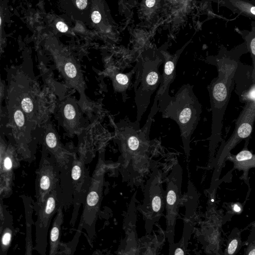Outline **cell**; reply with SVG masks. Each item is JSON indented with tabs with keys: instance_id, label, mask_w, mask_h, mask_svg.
<instances>
[{
	"instance_id": "cell-25",
	"label": "cell",
	"mask_w": 255,
	"mask_h": 255,
	"mask_svg": "<svg viewBox=\"0 0 255 255\" xmlns=\"http://www.w3.org/2000/svg\"><path fill=\"white\" fill-rule=\"evenodd\" d=\"M102 16L100 12L98 10H94L91 14V19L95 24L100 23L101 20Z\"/></svg>"
},
{
	"instance_id": "cell-5",
	"label": "cell",
	"mask_w": 255,
	"mask_h": 255,
	"mask_svg": "<svg viewBox=\"0 0 255 255\" xmlns=\"http://www.w3.org/2000/svg\"><path fill=\"white\" fill-rule=\"evenodd\" d=\"M166 190L162 185L160 171L154 168L146 181L144 190L143 204L138 207L145 221L146 234H150L165 209Z\"/></svg>"
},
{
	"instance_id": "cell-7",
	"label": "cell",
	"mask_w": 255,
	"mask_h": 255,
	"mask_svg": "<svg viewBox=\"0 0 255 255\" xmlns=\"http://www.w3.org/2000/svg\"><path fill=\"white\" fill-rule=\"evenodd\" d=\"M182 168L176 163L167 177L166 189L165 237L170 246L174 243L175 226L182 200Z\"/></svg>"
},
{
	"instance_id": "cell-27",
	"label": "cell",
	"mask_w": 255,
	"mask_h": 255,
	"mask_svg": "<svg viewBox=\"0 0 255 255\" xmlns=\"http://www.w3.org/2000/svg\"><path fill=\"white\" fill-rule=\"evenodd\" d=\"M76 5L79 9H84L87 7L88 0H76Z\"/></svg>"
},
{
	"instance_id": "cell-29",
	"label": "cell",
	"mask_w": 255,
	"mask_h": 255,
	"mask_svg": "<svg viewBox=\"0 0 255 255\" xmlns=\"http://www.w3.org/2000/svg\"><path fill=\"white\" fill-rule=\"evenodd\" d=\"M234 210L235 212H240L241 209H240V207H239V206L237 204H235L234 205Z\"/></svg>"
},
{
	"instance_id": "cell-12",
	"label": "cell",
	"mask_w": 255,
	"mask_h": 255,
	"mask_svg": "<svg viewBox=\"0 0 255 255\" xmlns=\"http://www.w3.org/2000/svg\"><path fill=\"white\" fill-rule=\"evenodd\" d=\"M187 44V43L173 55L164 51H161L164 58L163 71L160 85L154 97L152 107L157 108L158 101L162 97L169 94V87L175 78L178 60Z\"/></svg>"
},
{
	"instance_id": "cell-9",
	"label": "cell",
	"mask_w": 255,
	"mask_h": 255,
	"mask_svg": "<svg viewBox=\"0 0 255 255\" xmlns=\"http://www.w3.org/2000/svg\"><path fill=\"white\" fill-rule=\"evenodd\" d=\"M104 185V171L97 168L84 203V210L80 222L86 231L89 237L93 239L95 235V225L100 210Z\"/></svg>"
},
{
	"instance_id": "cell-18",
	"label": "cell",
	"mask_w": 255,
	"mask_h": 255,
	"mask_svg": "<svg viewBox=\"0 0 255 255\" xmlns=\"http://www.w3.org/2000/svg\"><path fill=\"white\" fill-rule=\"evenodd\" d=\"M25 208V223H26V238H25V255H31L33 249L31 229L32 224V213L34 209L31 206V200L29 197H25L23 199Z\"/></svg>"
},
{
	"instance_id": "cell-15",
	"label": "cell",
	"mask_w": 255,
	"mask_h": 255,
	"mask_svg": "<svg viewBox=\"0 0 255 255\" xmlns=\"http://www.w3.org/2000/svg\"><path fill=\"white\" fill-rule=\"evenodd\" d=\"M63 206L59 205L56 213L55 218L52 223L49 236V253L50 255L58 254L60 245L61 227L63 222Z\"/></svg>"
},
{
	"instance_id": "cell-8",
	"label": "cell",
	"mask_w": 255,
	"mask_h": 255,
	"mask_svg": "<svg viewBox=\"0 0 255 255\" xmlns=\"http://www.w3.org/2000/svg\"><path fill=\"white\" fill-rule=\"evenodd\" d=\"M245 105L236 122L235 128L230 137L220 146L215 159L216 167L220 170L228 154L242 140L251 137L255 122V100Z\"/></svg>"
},
{
	"instance_id": "cell-21",
	"label": "cell",
	"mask_w": 255,
	"mask_h": 255,
	"mask_svg": "<svg viewBox=\"0 0 255 255\" xmlns=\"http://www.w3.org/2000/svg\"><path fill=\"white\" fill-rule=\"evenodd\" d=\"M236 92L242 103L255 100V81L251 77V83L248 86L236 85Z\"/></svg>"
},
{
	"instance_id": "cell-31",
	"label": "cell",
	"mask_w": 255,
	"mask_h": 255,
	"mask_svg": "<svg viewBox=\"0 0 255 255\" xmlns=\"http://www.w3.org/2000/svg\"></svg>"
},
{
	"instance_id": "cell-20",
	"label": "cell",
	"mask_w": 255,
	"mask_h": 255,
	"mask_svg": "<svg viewBox=\"0 0 255 255\" xmlns=\"http://www.w3.org/2000/svg\"><path fill=\"white\" fill-rule=\"evenodd\" d=\"M135 67L128 73L125 74L118 71L113 73L112 76L114 89L118 92L125 94L128 89L131 79L133 72L136 70Z\"/></svg>"
},
{
	"instance_id": "cell-1",
	"label": "cell",
	"mask_w": 255,
	"mask_h": 255,
	"mask_svg": "<svg viewBox=\"0 0 255 255\" xmlns=\"http://www.w3.org/2000/svg\"><path fill=\"white\" fill-rule=\"evenodd\" d=\"M240 57L239 54H223L208 61L218 71L217 77L207 87L212 111L211 134L208 138L211 156L221 139L223 120L235 86Z\"/></svg>"
},
{
	"instance_id": "cell-3",
	"label": "cell",
	"mask_w": 255,
	"mask_h": 255,
	"mask_svg": "<svg viewBox=\"0 0 255 255\" xmlns=\"http://www.w3.org/2000/svg\"><path fill=\"white\" fill-rule=\"evenodd\" d=\"M194 86L183 85L173 96L169 94L162 97L158 102V112L162 117L171 119L178 125L184 150L188 157L190 155V143L202 113V105L196 96Z\"/></svg>"
},
{
	"instance_id": "cell-14",
	"label": "cell",
	"mask_w": 255,
	"mask_h": 255,
	"mask_svg": "<svg viewBox=\"0 0 255 255\" xmlns=\"http://www.w3.org/2000/svg\"><path fill=\"white\" fill-rule=\"evenodd\" d=\"M250 137L245 139L246 142L244 148L237 154L234 155L230 152L226 159L232 162L234 168L239 170L247 172L250 168L255 167V154H253L248 148V144Z\"/></svg>"
},
{
	"instance_id": "cell-22",
	"label": "cell",
	"mask_w": 255,
	"mask_h": 255,
	"mask_svg": "<svg viewBox=\"0 0 255 255\" xmlns=\"http://www.w3.org/2000/svg\"><path fill=\"white\" fill-rule=\"evenodd\" d=\"M76 107L71 103H67L64 105L63 108L64 120L68 123V125H74L78 120Z\"/></svg>"
},
{
	"instance_id": "cell-4",
	"label": "cell",
	"mask_w": 255,
	"mask_h": 255,
	"mask_svg": "<svg viewBox=\"0 0 255 255\" xmlns=\"http://www.w3.org/2000/svg\"><path fill=\"white\" fill-rule=\"evenodd\" d=\"M164 62L161 51L146 53L139 58L135 66L134 101L137 110L136 121L138 122L148 107L152 95L160 85L162 75L159 68Z\"/></svg>"
},
{
	"instance_id": "cell-24",
	"label": "cell",
	"mask_w": 255,
	"mask_h": 255,
	"mask_svg": "<svg viewBox=\"0 0 255 255\" xmlns=\"http://www.w3.org/2000/svg\"><path fill=\"white\" fill-rule=\"evenodd\" d=\"M143 3L147 10H153L157 6V0H143Z\"/></svg>"
},
{
	"instance_id": "cell-23",
	"label": "cell",
	"mask_w": 255,
	"mask_h": 255,
	"mask_svg": "<svg viewBox=\"0 0 255 255\" xmlns=\"http://www.w3.org/2000/svg\"><path fill=\"white\" fill-rule=\"evenodd\" d=\"M239 245V240L238 238L232 239L229 243L227 253L228 255H233L235 253Z\"/></svg>"
},
{
	"instance_id": "cell-2",
	"label": "cell",
	"mask_w": 255,
	"mask_h": 255,
	"mask_svg": "<svg viewBox=\"0 0 255 255\" xmlns=\"http://www.w3.org/2000/svg\"><path fill=\"white\" fill-rule=\"evenodd\" d=\"M158 111L151 108L147 120L140 128L139 122L125 119L116 126L123 166L130 174L139 175L148 167L151 151L149 132L154 116Z\"/></svg>"
},
{
	"instance_id": "cell-28",
	"label": "cell",
	"mask_w": 255,
	"mask_h": 255,
	"mask_svg": "<svg viewBox=\"0 0 255 255\" xmlns=\"http://www.w3.org/2000/svg\"><path fill=\"white\" fill-rule=\"evenodd\" d=\"M247 254L249 255H255V245L250 247Z\"/></svg>"
},
{
	"instance_id": "cell-17",
	"label": "cell",
	"mask_w": 255,
	"mask_h": 255,
	"mask_svg": "<svg viewBox=\"0 0 255 255\" xmlns=\"http://www.w3.org/2000/svg\"><path fill=\"white\" fill-rule=\"evenodd\" d=\"M9 148L4 151L3 159H1V177L7 189L12 183L13 169L15 163L13 152Z\"/></svg>"
},
{
	"instance_id": "cell-16",
	"label": "cell",
	"mask_w": 255,
	"mask_h": 255,
	"mask_svg": "<svg viewBox=\"0 0 255 255\" xmlns=\"http://www.w3.org/2000/svg\"><path fill=\"white\" fill-rule=\"evenodd\" d=\"M9 111L10 117V121L13 129L16 132L21 134L20 137L23 136L28 137V121L26 116L21 109L12 101L9 100Z\"/></svg>"
},
{
	"instance_id": "cell-10",
	"label": "cell",
	"mask_w": 255,
	"mask_h": 255,
	"mask_svg": "<svg viewBox=\"0 0 255 255\" xmlns=\"http://www.w3.org/2000/svg\"><path fill=\"white\" fill-rule=\"evenodd\" d=\"M58 206L56 187L47 196L45 201L36 212L35 246L34 250L41 255H45L47 247V236L51 220Z\"/></svg>"
},
{
	"instance_id": "cell-26",
	"label": "cell",
	"mask_w": 255,
	"mask_h": 255,
	"mask_svg": "<svg viewBox=\"0 0 255 255\" xmlns=\"http://www.w3.org/2000/svg\"><path fill=\"white\" fill-rule=\"evenodd\" d=\"M57 29L61 32H66L68 29L67 25L62 21H58L56 24Z\"/></svg>"
},
{
	"instance_id": "cell-11",
	"label": "cell",
	"mask_w": 255,
	"mask_h": 255,
	"mask_svg": "<svg viewBox=\"0 0 255 255\" xmlns=\"http://www.w3.org/2000/svg\"><path fill=\"white\" fill-rule=\"evenodd\" d=\"M73 210L70 225H74L79 208L84 204L91 184V177L82 157L74 155L71 165Z\"/></svg>"
},
{
	"instance_id": "cell-6",
	"label": "cell",
	"mask_w": 255,
	"mask_h": 255,
	"mask_svg": "<svg viewBox=\"0 0 255 255\" xmlns=\"http://www.w3.org/2000/svg\"><path fill=\"white\" fill-rule=\"evenodd\" d=\"M61 167L53 155L43 148L36 172L35 198L34 210L36 212L54 189L59 179Z\"/></svg>"
},
{
	"instance_id": "cell-30",
	"label": "cell",
	"mask_w": 255,
	"mask_h": 255,
	"mask_svg": "<svg viewBox=\"0 0 255 255\" xmlns=\"http://www.w3.org/2000/svg\"><path fill=\"white\" fill-rule=\"evenodd\" d=\"M250 11L251 13L255 15V6H253L251 8Z\"/></svg>"
},
{
	"instance_id": "cell-13",
	"label": "cell",
	"mask_w": 255,
	"mask_h": 255,
	"mask_svg": "<svg viewBox=\"0 0 255 255\" xmlns=\"http://www.w3.org/2000/svg\"><path fill=\"white\" fill-rule=\"evenodd\" d=\"M45 147L53 155L61 168L66 166L74 155L62 147L56 134L48 132L45 139Z\"/></svg>"
},
{
	"instance_id": "cell-19",
	"label": "cell",
	"mask_w": 255,
	"mask_h": 255,
	"mask_svg": "<svg viewBox=\"0 0 255 255\" xmlns=\"http://www.w3.org/2000/svg\"><path fill=\"white\" fill-rule=\"evenodd\" d=\"M8 218H5L3 222L1 223V240H0V255H6L11 244L13 228L12 222L8 221Z\"/></svg>"
}]
</instances>
